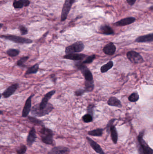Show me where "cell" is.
I'll use <instances>...</instances> for the list:
<instances>
[{
    "label": "cell",
    "instance_id": "f35d334b",
    "mask_svg": "<svg viewBox=\"0 0 153 154\" xmlns=\"http://www.w3.org/2000/svg\"><path fill=\"white\" fill-rule=\"evenodd\" d=\"M3 24H1L0 23V29H1V28L3 27Z\"/></svg>",
    "mask_w": 153,
    "mask_h": 154
},
{
    "label": "cell",
    "instance_id": "d590c367",
    "mask_svg": "<svg viewBox=\"0 0 153 154\" xmlns=\"http://www.w3.org/2000/svg\"><path fill=\"white\" fill-rule=\"evenodd\" d=\"M116 120V119H111L110 121L108 122V124L106 125V129L107 130V129H109V127H110L112 125H113L114 123V121Z\"/></svg>",
    "mask_w": 153,
    "mask_h": 154
},
{
    "label": "cell",
    "instance_id": "60d3db41",
    "mask_svg": "<svg viewBox=\"0 0 153 154\" xmlns=\"http://www.w3.org/2000/svg\"><path fill=\"white\" fill-rule=\"evenodd\" d=\"M1 96H2V95H1V93H0V99H1Z\"/></svg>",
    "mask_w": 153,
    "mask_h": 154
},
{
    "label": "cell",
    "instance_id": "74e56055",
    "mask_svg": "<svg viewBox=\"0 0 153 154\" xmlns=\"http://www.w3.org/2000/svg\"><path fill=\"white\" fill-rule=\"evenodd\" d=\"M50 78L54 83H55L56 80V78L55 76V75H52L51 76Z\"/></svg>",
    "mask_w": 153,
    "mask_h": 154
},
{
    "label": "cell",
    "instance_id": "d6a6232c",
    "mask_svg": "<svg viewBox=\"0 0 153 154\" xmlns=\"http://www.w3.org/2000/svg\"><path fill=\"white\" fill-rule=\"evenodd\" d=\"M19 29L22 35H25L28 33V29L23 25H20L19 27Z\"/></svg>",
    "mask_w": 153,
    "mask_h": 154
},
{
    "label": "cell",
    "instance_id": "4dcf8cb0",
    "mask_svg": "<svg viewBox=\"0 0 153 154\" xmlns=\"http://www.w3.org/2000/svg\"><path fill=\"white\" fill-rule=\"evenodd\" d=\"M96 58V55H90V56H87L85 60H84L82 62V63L84 64H90L93 62L94 60Z\"/></svg>",
    "mask_w": 153,
    "mask_h": 154
},
{
    "label": "cell",
    "instance_id": "6da1fadb",
    "mask_svg": "<svg viewBox=\"0 0 153 154\" xmlns=\"http://www.w3.org/2000/svg\"><path fill=\"white\" fill-rule=\"evenodd\" d=\"M55 90H52L46 93L40 103L33 106L31 110V114L34 117H42L49 114L54 109V106L49 101L55 93Z\"/></svg>",
    "mask_w": 153,
    "mask_h": 154
},
{
    "label": "cell",
    "instance_id": "5bb4252c",
    "mask_svg": "<svg viewBox=\"0 0 153 154\" xmlns=\"http://www.w3.org/2000/svg\"><path fill=\"white\" fill-rule=\"evenodd\" d=\"M34 95H31L27 99L25 102L23 110L22 116L23 117H26L28 116L30 112L31 109V98L33 97Z\"/></svg>",
    "mask_w": 153,
    "mask_h": 154
},
{
    "label": "cell",
    "instance_id": "e0dca14e",
    "mask_svg": "<svg viewBox=\"0 0 153 154\" xmlns=\"http://www.w3.org/2000/svg\"><path fill=\"white\" fill-rule=\"evenodd\" d=\"M108 133H111V139L113 142L114 144H117L118 140V133L115 125H112L109 127V129L106 130Z\"/></svg>",
    "mask_w": 153,
    "mask_h": 154
},
{
    "label": "cell",
    "instance_id": "277c9868",
    "mask_svg": "<svg viewBox=\"0 0 153 154\" xmlns=\"http://www.w3.org/2000/svg\"><path fill=\"white\" fill-rule=\"evenodd\" d=\"M0 38L9 40L16 43L31 44L33 42L32 40L29 39L28 38H23V37L16 36V35H10V34L0 35Z\"/></svg>",
    "mask_w": 153,
    "mask_h": 154
},
{
    "label": "cell",
    "instance_id": "8d00e7d4",
    "mask_svg": "<svg viewBox=\"0 0 153 154\" xmlns=\"http://www.w3.org/2000/svg\"><path fill=\"white\" fill-rule=\"evenodd\" d=\"M127 2L130 6H132L134 5L137 0H126Z\"/></svg>",
    "mask_w": 153,
    "mask_h": 154
},
{
    "label": "cell",
    "instance_id": "e575fe53",
    "mask_svg": "<svg viewBox=\"0 0 153 154\" xmlns=\"http://www.w3.org/2000/svg\"><path fill=\"white\" fill-rule=\"evenodd\" d=\"M85 90L82 89H79L75 91V95L76 96H80L83 95L85 92Z\"/></svg>",
    "mask_w": 153,
    "mask_h": 154
},
{
    "label": "cell",
    "instance_id": "9a60e30c",
    "mask_svg": "<svg viewBox=\"0 0 153 154\" xmlns=\"http://www.w3.org/2000/svg\"><path fill=\"white\" fill-rule=\"evenodd\" d=\"M30 1L29 0H14L13 6L15 9H21L24 7L29 6Z\"/></svg>",
    "mask_w": 153,
    "mask_h": 154
},
{
    "label": "cell",
    "instance_id": "5b68a950",
    "mask_svg": "<svg viewBox=\"0 0 153 154\" xmlns=\"http://www.w3.org/2000/svg\"><path fill=\"white\" fill-rule=\"evenodd\" d=\"M85 48V45L81 41H77L71 45L67 46L65 49L66 54L78 53L82 52Z\"/></svg>",
    "mask_w": 153,
    "mask_h": 154
},
{
    "label": "cell",
    "instance_id": "4316f807",
    "mask_svg": "<svg viewBox=\"0 0 153 154\" xmlns=\"http://www.w3.org/2000/svg\"><path fill=\"white\" fill-rule=\"evenodd\" d=\"M128 100L132 102H136L139 99V95L137 92H134L128 97Z\"/></svg>",
    "mask_w": 153,
    "mask_h": 154
},
{
    "label": "cell",
    "instance_id": "83f0119b",
    "mask_svg": "<svg viewBox=\"0 0 153 154\" xmlns=\"http://www.w3.org/2000/svg\"><path fill=\"white\" fill-rule=\"evenodd\" d=\"M85 91H92L94 88L93 81L90 82L86 81L85 82Z\"/></svg>",
    "mask_w": 153,
    "mask_h": 154
},
{
    "label": "cell",
    "instance_id": "4fadbf2b",
    "mask_svg": "<svg viewBox=\"0 0 153 154\" xmlns=\"http://www.w3.org/2000/svg\"><path fill=\"white\" fill-rule=\"evenodd\" d=\"M136 20V19L135 18L133 17H128L123 18V19H121L118 21L116 22L114 24V25L115 26H119V27L126 26V25H129V24L133 23L135 22Z\"/></svg>",
    "mask_w": 153,
    "mask_h": 154
},
{
    "label": "cell",
    "instance_id": "8992f818",
    "mask_svg": "<svg viewBox=\"0 0 153 154\" xmlns=\"http://www.w3.org/2000/svg\"><path fill=\"white\" fill-rule=\"evenodd\" d=\"M76 0H65L61 13V21L63 22L66 20L69 13L70 11L72 5L75 3Z\"/></svg>",
    "mask_w": 153,
    "mask_h": 154
},
{
    "label": "cell",
    "instance_id": "44dd1931",
    "mask_svg": "<svg viewBox=\"0 0 153 154\" xmlns=\"http://www.w3.org/2000/svg\"><path fill=\"white\" fill-rule=\"evenodd\" d=\"M107 104L110 106H115L119 108H120L122 106L120 101L115 97H110L107 102Z\"/></svg>",
    "mask_w": 153,
    "mask_h": 154
},
{
    "label": "cell",
    "instance_id": "ba28073f",
    "mask_svg": "<svg viewBox=\"0 0 153 154\" xmlns=\"http://www.w3.org/2000/svg\"><path fill=\"white\" fill-rule=\"evenodd\" d=\"M128 59L133 64H138L142 63L144 59L141 55L135 51H130L127 53Z\"/></svg>",
    "mask_w": 153,
    "mask_h": 154
},
{
    "label": "cell",
    "instance_id": "ab89813d",
    "mask_svg": "<svg viewBox=\"0 0 153 154\" xmlns=\"http://www.w3.org/2000/svg\"><path fill=\"white\" fill-rule=\"evenodd\" d=\"M3 112L2 111H1L0 110V115H1V114H3Z\"/></svg>",
    "mask_w": 153,
    "mask_h": 154
},
{
    "label": "cell",
    "instance_id": "7a4b0ae2",
    "mask_svg": "<svg viewBox=\"0 0 153 154\" xmlns=\"http://www.w3.org/2000/svg\"><path fill=\"white\" fill-rule=\"evenodd\" d=\"M145 130L140 132L137 137V148L139 154H153V150L143 139Z\"/></svg>",
    "mask_w": 153,
    "mask_h": 154
},
{
    "label": "cell",
    "instance_id": "ffe728a7",
    "mask_svg": "<svg viewBox=\"0 0 153 154\" xmlns=\"http://www.w3.org/2000/svg\"><path fill=\"white\" fill-rule=\"evenodd\" d=\"M99 32L104 35H110L114 34V31L110 26L107 25H103L99 28Z\"/></svg>",
    "mask_w": 153,
    "mask_h": 154
},
{
    "label": "cell",
    "instance_id": "8fae6325",
    "mask_svg": "<svg viewBox=\"0 0 153 154\" xmlns=\"http://www.w3.org/2000/svg\"><path fill=\"white\" fill-rule=\"evenodd\" d=\"M87 56V55L84 54L72 53L63 56V58L66 59L75 61H81L86 58Z\"/></svg>",
    "mask_w": 153,
    "mask_h": 154
},
{
    "label": "cell",
    "instance_id": "30bf717a",
    "mask_svg": "<svg viewBox=\"0 0 153 154\" xmlns=\"http://www.w3.org/2000/svg\"><path fill=\"white\" fill-rule=\"evenodd\" d=\"M86 139L90 147L96 153L99 154H105L103 150L102 149L99 144H98L97 142L94 141L90 137H86Z\"/></svg>",
    "mask_w": 153,
    "mask_h": 154
},
{
    "label": "cell",
    "instance_id": "ac0fdd59",
    "mask_svg": "<svg viewBox=\"0 0 153 154\" xmlns=\"http://www.w3.org/2000/svg\"><path fill=\"white\" fill-rule=\"evenodd\" d=\"M153 41V33L147 34L138 37L135 40L136 43H151Z\"/></svg>",
    "mask_w": 153,
    "mask_h": 154
},
{
    "label": "cell",
    "instance_id": "7c38bea8",
    "mask_svg": "<svg viewBox=\"0 0 153 154\" xmlns=\"http://www.w3.org/2000/svg\"><path fill=\"white\" fill-rule=\"evenodd\" d=\"M19 87L18 83H15L12 84L7 88V89L3 92L2 95L5 98H9L15 93Z\"/></svg>",
    "mask_w": 153,
    "mask_h": 154
},
{
    "label": "cell",
    "instance_id": "d6986e66",
    "mask_svg": "<svg viewBox=\"0 0 153 154\" xmlns=\"http://www.w3.org/2000/svg\"><path fill=\"white\" fill-rule=\"evenodd\" d=\"M103 51L104 53L107 55H113L116 51V46L113 43H109L104 46Z\"/></svg>",
    "mask_w": 153,
    "mask_h": 154
},
{
    "label": "cell",
    "instance_id": "f546056e",
    "mask_svg": "<svg viewBox=\"0 0 153 154\" xmlns=\"http://www.w3.org/2000/svg\"><path fill=\"white\" fill-rule=\"evenodd\" d=\"M29 59L28 56H24V57H22L21 58L20 60H18L17 63V66L20 67H25L24 63L26 62Z\"/></svg>",
    "mask_w": 153,
    "mask_h": 154
},
{
    "label": "cell",
    "instance_id": "d4e9b609",
    "mask_svg": "<svg viewBox=\"0 0 153 154\" xmlns=\"http://www.w3.org/2000/svg\"><path fill=\"white\" fill-rule=\"evenodd\" d=\"M113 66V62L112 61H110L106 64L102 66L101 68V71L102 73H105L107 72L108 70L111 69Z\"/></svg>",
    "mask_w": 153,
    "mask_h": 154
},
{
    "label": "cell",
    "instance_id": "3957f363",
    "mask_svg": "<svg viewBox=\"0 0 153 154\" xmlns=\"http://www.w3.org/2000/svg\"><path fill=\"white\" fill-rule=\"evenodd\" d=\"M42 141L48 145H52L54 143V133L52 130L44 127H42L40 131Z\"/></svg>",
    "mask_w": 153,
    "mask_h": 154
},
{
    "label": "cell",
    "instance_id": "603a6c76",
    "mask_svg": "<svg viewBox=\"0 0 153 154\" xmlns=\"http://www.w3.org/2000/svg\"><path fill=\"white\" fill-rule=\"evenodd\" d=\"M39 69V64H36L33 65L31 67L28 68L25 73V75H29L31 74H36L38 72Z\"/></svg>",
    "mask_w": 153,
    "mask_h": 154
},
{
    "label": "cell",
    "instance_id": "836d02e7",
    "mask_svg": "<svg viewBox=\"0 0 153 154\" xmlns=\"http://www.w3.org/2000/svg\"><path fill=\"white\" fill-rule=\"evenodd\" d=\"M93 108H94V105H90L88 106V109H87L88 113L90 114L93 117Z\"/></svg>",
    "mask_w": 153,
    "mask_h": 154
},
{
    "label": "cell",
    "instance_id": "f1b7e54d",
    "mask_svg": "<svg viewBox=\"0 0 153 154\" xmlns=\"http://www.w3.org/2000/svg\"><path fill=\"white\" fill-rule=\"evenodd\" d=\"M82 119L85 123H89L93 120V117L89 113L85 114L82 117Z\"/></svg>",
    "mask_w": 153,
    "mask_h": 154
},
{
    "label": "cell",
    "instance_id": "52a82bcc",
    "mask_svg": "<svg viewBox=\"0 0 153 154\" xmlns=\"http://www.w3.org/2000/svg\"><path fill=\"white\" fill-rule=\"evenodd\" d=\"M76 67L80 70L86 81H93V76L91 72L87 66L82 63V62L79 61L78 63H77Z\"/></svg>",
    "mask_w": 153,
    "mask_h": 154
},
{
    "label": "cell",
    "instance_id": "9c48e42d",
    "mask_svg": "<svg viewBox=\"0 0 153 154\" xmlns=\"http://www.w3.org/2000/svg\"><path fill=\"white\" fill-rule=\"evenodd\" d=\"M70 150L67 147L64 146H58L54 147L47 154H69Z\"/></svg>",
    "mask_w": 153,
    "mask_h": 154
},
{
    "label": "cell",
    "instance_id": "1f68e13d",
    "mask_svg": "<svg viewBox=\"0 0 153 154\" xmlns=\"http://www.w3.org/2000/svg\"><path fill=\"white\" fill-rule=\"evenodd\" d=\"M27 148L24 145H21L19 148L16 150L17 153L18 154H24L27 151Z\"/></svg>",
    "mask_w": 153,
    "mask_h": 154
},
{
    "label": "cell",
    "instance_id": "cb8c5ba5",
    "mask_svg": "<svg viewBox=\"0 0 153 154\" xmlns=\"http://www.w3.org/2000/svg\"><path fill=\"white\" fill-rule=\"evenodd\" d=\"M28 119L31 123L36 125L44 126L43 122L42 120L38 119L35 117L28 116Z\"/></svg>",
    "mask_w": 153,
    "mask_h": 154
},
{
    "label": "cell",
    "instance_id": "7402d4cb",
    "mask_svg": "<svg viewBox=\"0 0 153 154\" xmlns=\"http://www.w3.org/2000/svg\"><path fill=\"white\" fill-rule=\"evenodd\" d=\"M104 129L98 128L94 130H90L88 132V134L93 137H101L103 136Z\"/></svg>",
    "mask_w": 153,
    "mask_h": 154
},
{
    "label": "cell",
    "instance_id": "2e32d148",
    "mask_svg": "<svg viewBox=\"0 0 153 154\" xmlns=\"http://www.w3.org/2000/svg\"><path fill=\"white\" fill-rule=\"evenodd\" d=\"M36 139V132L34 127L32 128L30 130L28 135L27 139V144L28 146H31L34 142L35 141Z\"/></svg>",
    "mask_w": 153,
    "mask_h": 154
},
{
    "label": "cell",
    "instance_id": "484cf974",
    "mask_svg": "<svg viewBox=\"0 0 153 154\" xmlns=\"http://www.w3.org/2000/svg\"><path fill=\"white\" fill-rule=\"evenodd\" d=\"M20 51L17 49L10 48L7 51V53L10 57H15L20 54Z\"/></svg>",
    "mask_w": 153,
    "mask_h": 154
}]
</instances>
